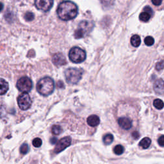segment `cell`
<instances>
[{"label": "cell", "mask_w": 164, "mask_h": 164, "mask_svg": "<svg viewBox=\"0 0 164 164\" xmlns=\"http://www.w3.org/2000/svg\"><path fill=\"white\" fill-rule=\"evenodd\" d=\"M57 12L60 19L65 21H70L77 16L78 6L72 1H62L58 5Z\"/></svg>", "instance_id": "1"}, {"label": "cell", "mask_w": 164, "mask_h": 164, "mask_svg": "<svg viewBox=\"0 0 164 164\" xmlns=\"http://www.w3.org/2000/svg\"><path fill=\"white\" fill-rule=\"evenodd\" d=\"M54 89V83L53 79L50 77L41 78L37 84V90L43 96H48L52 94Z\"/></svg>", "instance_id": "2"}, {"label": "cell", "mask_w": 164, "mask_h": 164, "mask_svg": "<svg viewBox=\"0 0 164 164\" xmlns=\"http://www.w3.org/2000/svg\"><path fill=\"white\" fill-rule=\"evenodd\" d=\"M94 24L91 21H82L78 24V28L74 32V37L76 39H82L86 37L93 30Z\"/></svg>", "instance_id": "3"}, {"label": "cell", "mask_w": 164, "mask_h": 164, "mask_svg": "<svg viewBox=\"0 0 164 164\" xmlns=\"http://www.w3.org/2000/svg\"><path fill=\"white\" fill-rule=\"evenodd\" d=\"M83 71L76 68H69L65 71V79L70 84H76L82 79Z\"/></svg>", "instance_id": "4"}, {"label": "cell", "mask_w": 164, "mask_h": 164, "mask_svg": "<svg viewBox=\"0 0 164 164\" xmlns=\"http://www.w3.org/2000/svg\"><path fill=\"white\" fill-rule=\"evenodd\" d=\"M69 57L72 62L79 64L85 60L86 53L84 50L79 47H73L69 51Z\"/></svg>", "instance_id": "5"}, {"label": "cell", "mask_w": 164, "mask_h": 164, "mask_svg": "<svg viewBox=\"0 0 164 164\" xmlns=\"http://www.w3.org/2000/svg\"><path fill=\"white\" fill-rule=\"evenodd\" d=\"M16 86L18 90L23 93L29 92L33 88V83L30 78L24 76L18 79Z\"/></svg>", "instance_id": "6"}, {"label": "cell", "mask_w": 164, "mask_h": 164, "mask_svg": "<svg viewBox=\"0 0 164 164\" xmlns=\"http://www.w3.org/2000/svg\"><path fill=\"white\" fill-rule=\"evenodd\" d=\"M32 100L28 93H22L17 97V103L22 110H26L30 108Z\"/></svg>", "instance_id": "7"}, {"label": "cell", "mask_w": 164, "mask_h": 164, "mask_svg": "<svg viewBox=\"0 0 164 164\" xmlns=\"http://www.w3.org/2000/svg\"><path fill=\"white\" fill-rule=\"evenodd\" d=\"M71 144V138L70 137H65L62 138L58 142L55 148L54 149V152L55 153H59L64 151V149L68 148Z\"/></svg>", "instance_id": "8"}, {"label": "cell", "mask_w": 164, "mask_h": 164, "mask_svg": "<svg viewBox=\"0 0 164 164\" xmlns=\"http://www.w3.org/2000/svg\"><path fill=\"white\" fill-rule=\"evenodd\" d=\"M53 1L52 0H36L35 5L36 8L44 12H48L52 8Z\"/></svg>", "instance_id": "9"}, {"label": "cell", "mask_w": 164, "mask_h": 164, "mask_svg": "<svg viewBox=\"0 0 164 164\" xmlns=\"http://www.w3.org/2000/svg\"><path fill=\"white\" fill-rule=\"evenodd\" d=\"M53 63L57 66H62L67 64V60L62 53H58L54 54L52 58Z\"/></svg>", "instance_id": "10"}, {"label": "cell", "mask_w": 164, "mask_h": 164, "mask_svg": "<svg viewBox=\"0 0 164 164\" xmlns=\"http://www.w3.org/2000/svg\"><path fill=\"white\" fill-rule=\"evenodd\" d=\"M118 124L122 129L128 130L132 126V120L127 117H120L118 119Z\"/></svg>", "instance_id": "11"}, {"label": "cell", "mask_w": 164, "mask_h": 164, "mask_svg": "<svg viewBox=\"0 0 164 164\" xmlns=\"http://www.w3.org/2000/svg\"><path fill=\"white\" fill-rule=\"evenodd\" d=\"M153 89L156 94L160 95L164 94V80L161 79L156 80L154 83Z\"/></svg>", "instance_id": "12"}, {"label": "cell", "mask_w": 164, "mask_h": 164, "mask_svg": "<svg viewBox=\"0 0 164 164\" xmlns=\"http://www.w3.org/2000/svg\"><path fill=\"white\" fill-rule=\"evenodd\" d=\"M100 122V119L99 117L96 115H90L88 118H87V123L90 126L95 127L97 125H99Z\"/></svg>", "instance_id": "13"}, {"label": "cell", "mask_w": 164, "mask_h": 164, "mask_svg": "<svg viewBox=\"0 0 164 164\" xmlns=\"http://www.w3.org/2000/svg\"><path fill=\"white\" fill-rule=\"evenodd\" d=\"M9 90V83L5 79L0 78V95L5 94Z\"/></svg>", "instance_id": "14"}, {"label": "cell", "mask_w": 164, "mask_h": 164, "mask_svg": "<svg viewBox=\"0 0 164 164\" xmlns=\"http://www.w3.org/2000/svg\"><path fill=\"white\" fill-rule=\"evenodd\" d=\"M151 143V140L150 138L148 137H145L140 142L139 146H140L143 149H148L149 146H150Z\"/></svg>", "instance_id": "15"}, {"label": "cell", "mask_w": 164, "mask_h": 164, "mask_svg": "<svg viewBox=\"0 0 164 164\" xmlns=\"http://www.w3.org/2000/svg\"><path fill=\"white\" fill-rule=\"evenodd\" d=\"M141 39L140 37L138 35H134L131 38V44L134 47H138L140 45Z\"/></svg>", "instance_id": "16"}, {"label": "cell", "mask_w": 164, "mask_h": 164, "mask_svg": "<svg viewBox=\"0 0 164 164\" xmlns=\"http://www.w3.org/2000/svg\"><path fill=\"white\" fill-rule=\"evenodd\" d=\"M103 143L105 145H110L114 140V137L112 134L108 133L103 137Z\"/></svg>", "instance_id": "17"}, {"label": "cell", "mask_w": 164, "mask_h": 164, "mask_svg": "<svg viewBox=\"0 0 164 164\" xmlns=\"http://www.w3.org/2000/svg\"><path fill=\"white\" fill-rule=\"evenodd\" d=\"M153 105L156 109L161 110V109H162L164 107V103L161 100L156 99L153 101Z\"/></svg>", "instance_id": "18"}, {"label": "cell", "mask_w": 164, "mask_h": 164, "mask_svg": "<svg viewBox=\"0 0 164 164\" xmlns=\"http://www.w3.org/2000/svg\"><path fill=\"white\" fill-rule=\"evenodd\" d=\"M62 128L59 125H54L52 129V132L54 135H58L62 132Z\"/></svg>", "instance_id": "19"}, {"label": "cell", "mask_w": 164, "mask_h": 164, "mask_svg": "<svg viewBox=\"0 0 164 164\" xmlns=\"http://www.w3.org/2000/svg\"><path fill=\"white\" fill-rule=\"evenodd\" d=\"M151 15L147 12H142L139 16V19L143 22H148L151 18Z\"/></svg>", "instance_id": "20"}, {"label": "cell", "mask_w": 164, "mask_h": 164, "mask_svg": "<svg viewBox=\"0 0 164 164\" xmlns=\"http://www.w3.org/2000/svg\"><path fill=\"white\" fill-rule=\"evenodd\" d=\"M124 151H125V148L121 145H117L114 149V153L117 155H122Z\"/></svg>", "instance_id": "21"}, {"label": "cell", "mask_w": 164, "mask_h": 164, "mask_svg": "<svg viewBox=\"0 0 164 164\" xmlns=\"http://www.w3.org/2000/svg\"><path fill=\"white\" fill-rule=\"evenodd\" d=\"M29 151V146L27 144H23L20 148V153L23 155H26Z\"/></svg>", "instance_id": "22"}, {"label": "cell", "mask_w": 164, "mask_h": 164, "mask_svg": "<svg viewBox=\"0 0 164 164\" xmlns=\"http://www.w3.org/2000/svg\"><path fill=\"white\" fill-rule=\"evenodd\" d=\"M42 141L39 138H35L32 142V144L35 148H40L42 145Z\"/></svg>", "instance_id": "23"}, {"label": "cell", "mask_w": 164, "mask_h": 164, "mask_svg": "<svg viewBox=\"0 0 164 164\" xmlns=\"http://www.w3.org/2000/svg\"><path fill=\"white\" fill-rule=\"evenodd\" d=\"M144 42L145 44V45L149 46H151L153 44L155 41H154V39L151 36H148L145 38L144 39Z\"/></svg>", "instance_id": "24"}, {"label": "cell", "mask_w": 164, "mask_h": 164, "mask_svg": "<svg viewBox=\"0 0 164 164\" xmlns=\"http://www.w3.org/2000/svg\"><path fill=\"white\" fill-rule=\"evenodd\" d=\"M24 19L27 21H31L34 19V14L32 12H28L24 15Z\"/></svg>", "instance_id": "25"}, {"label": "cell", "mask_w": 164, "mask_h": 164, "mask_svg": "<svg viewBox=\"0 0 164 164\" xmlns=\"http://www.w3.org/2000/svg\"><path fill=\"white\" fill-rule=\"evenodd\" d=\"M6 114V109L5 105L1 102H0V118H2L4 117Z\"/></svg>", "instance_id": "26"}, {"label": "cell", "mask_w": 164, "mask_h": 164, "mask_svg": "<svg viewBox=\"0 0 164 164\" xmlns=\"http://www.w3.org/2000/svg\"><path fill=\"white\" fill-rule=\"evenodd\" d=\"M158 143L161 147H164V135H162L159 137Z\"/></svg>", "instance_id": "27"}, {"label": "cell", "mask_w": 164, "mask_h": 164, "mask_svg": "<svg viewBox=\"0 0 164 164\" xmlns=\"http://www.w3.org/2000/svg\"><path fill=\"white\" fill-rule=\"evenodd\" d=\"M144 10L145 12H147V13L149 14L151 16H152L153 14V10L151 9V7L149 6H145V8L144 9Z\"/></svg>", "instance_id": "28"}, {"label": "cell", "mask_w": 164, "mask_h": 164, "mask_svg": "<svg viewBox=\"0 0 164 164\" xmlns=\"http://www.w3.org/2000/svg\"><path fill=\"white\" fill-rule=\"evenodd\" d=\"M164 67V64L163 62H158L157 64H156V69H158V70H160V69H162Z\"/></svg>", "instance_id": "29"}, {"label": "cell", "mask_w": 164, "mask_h": 164, "mask_svg": "<svg viewBox=\"0 0 164 164\" xmlns=\"http://www.w3.org/2000/svg\"><path fill=\"white\" fill-rule=\"evenodd\" d=\"M151 2L153 4H154L156 6H159L162 3L161 0H153Z\"/></svg>", "instance_id": "30"}, {"label": "cell", "mask_w": 164, "mask_h": 164, "mask_svg": "<svg viewBox=\"0 0 164 164\" xmlns=\"http://www.w3.org/2000/svg\"><path fill=\"white\" fill-rule=\"evenodd\" d=\"M139 133L137 132H134L132 133V137L135 138V139H137V138H139Z\"/></svg>", "instance_id": "31"}, {"label": "cell", "mask_w": 164, "mask_h": 164, "mask_svg": "<svg viewBox=\"0 0 164 164\" xmlns=\"http://www.w3.org/2000/svg\"><path fill=\"white\" fill-rule=\"evenodd\" d=\"M57 142V138L56 137H52L50 139V143H51V144H56Z\"/></svg>", "instance_id": "32"}, {"label": "cell", "mask_w": 164, "mask_h": 164, "mask_svg": "<svg viewBox=\"0 0 164 164\" xmlns=\"http://www.w3.org/2000/svg\"><path fill=\"white\" fill-rule=\"evenodd\" d=\"M3 3L0 2V12H1V11L3 10Z\"/></svg>", "instance_id": "33"}]
</instances>
